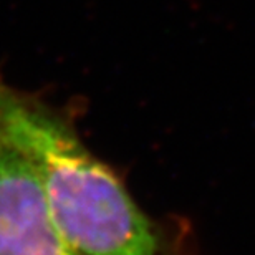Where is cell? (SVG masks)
Masks as SVG:
<instances>
[{
	"label": "cell",
	"instance_id": "obj_1",
	"mask_svg": "<svg viewBox=\"0 0 255 255\" xmlns=\"http://www.w3.org/2000/svg\"><path fill=\"white\" fill-rule=\"evenodd\" d=\"M0 142L37 174L60 234L78 255H189L184 237L147 216L85 146L66 111L10 85L2 71Z\"/></svg>",
	"mask_w": 255,
	"mask_h": 255
},
{
	"label": "cell",
	"instance_id": "obj_2",
	"mask_svg": "<svg viewBox=\"0 0 255 255\" xmlns=\"http://www.w3.org/2000/svg\"><path fill=\"white\" fill-rule=\"evenodd\" d=\"M0 255H78L55 224L37 174L0 142Z\"/></svg>",
	"mask_w": 255,
	"mask_h": 255
}]
</instances>
